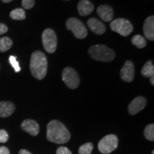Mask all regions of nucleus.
I'll return each instance as SVG.
<instances>
[{"label": "nucleus", "mask_w": 154, "mask_h": 154, "mask_svg": "<svg viewBox=\"0 0 154 154\" xmlns=\"http://www.w3.org/2000/svg\"><path fill=\"white\" fill-rule=\"evenodd\" d=\"M70 136L66 127L59 121L53 120L48 124L47 137L49 141L58 144L65 143L70 139Z\"/></svg>", "instance_id": "1"}, {"label": "nucleus", "mask_w": 154, "mask_h": 154, "mask_svg": "<svg viewBox=\"0 0 154 154\" xmlns=\"http://www.w3.org/2000/svg\"><path fill=\"white\" fill-rule=\"evenodd\" d=\"M48 62L46 55L40 51L32 53L30 59V71L34 78L42 80L47 73Z\"/></svg>", "instance_id": "2"}, {"label": "nucleus", "mask_w": 154, "mask_h": 154, "mask_svg": "<svg viewBox=\"0 0 154 154\" xmlns=\"http://www.w3.org/2000/svg\"><path fill=\"white\" fill-rule=\"evenodd\" d=\"M88 54L92 59L104 62L111 61L115 58V53L112 49L100 44L91 46L88 49Z\"/></svg>", "instance_id": "3"}, {"label": "nucleus", "mask_w": 154, "mask_h": 154, "mask_svg": "<svg viewBox=\"0 0 154 154\" xmlns=\"http://www.w3.org/2000/svg\"><path fill=\"white\" fill-rule=\"evenodd\" d=\"M110 27L113 32H117L123 36H128L134 29L133 25L126 19L118 18L113 20L110 24Z\"/></svg>", "instance_id": "4"}, {"label": "nucleus", "mask_w": 154, "mask_h": 154, "mask_svg": "<svg viewBox=\"0 0 154 154\" xmlns=\"http://www.w3.org/2000/svg\"><path fill=\"white\" fill-rule=\"evenodd\" d=\"M66 26L77 38H84L87 36L88 32L86 26L78 19L69 18L66 22Z\"/></svg>", "instance_id": "5"}, {"label": "nucleus", "mask_w": 154, "mask_h": 154, "mask_svg": "<svg viewBox=\"0 0 154 154\" xmlns=\"http://www.w3.org/2000/svg\"><path fill=\"white\" fill-rule=\"evenodd\" d=\"M118 138L113 134L107 135L99 142L98 148L103 154H109L116 149L118 146Z\"/></svg>", "instance_id": "6"}, {"label": "nucleus", "mask_w": 154, "mask_h": 154, "mask_svg": "<svg viewBox=\"0 0 154 154\" xmlns=\"http://www.w3.org/2000/svg\"><path fill=\"white\" fill-rule=\"evenodd\" d=\"M42 43L48 53L55 52L57 47V36L54 31L51 29H47L42 33Z\"/></svg>", "instance_id": "7"}, {"label": "nucleus", "mask_w": 154, "mask_h": 154, "mask_svg": "<svg viewBox=\"0 0 154 154\" xmlns=\"http://www.w3.org/2000/svg\"><path fill=\"white\" fill-rule=\"evenodd\" d=\"M62 79L69 88L75 89L79 86L80 79L77 72L72 67H66L63 70Z\"/></svg>", "instance_id": "8"}, {"label": "nucleus", "mask_w": 154, "mask_h": 154, "mask_svg": "<svg viewBox=\"0 0 154 154\" xmlns=\"http://www.w3.org/2000/svg\"><path fill=\"white\" fill-rule=\"evenodd\" d=\"M135 68L131 61L127 60L121 70V77L126 82H131L134 79Z\"/></svg>", "instance_id": "9"}, {"label": "nucleus", "mask_w": 154, "mask_h": 154, "mask_svg": "<svg viewBox=\"0 0 154 154\" xmlns=\"http://www.w3.org/2000/svg\"><path fill=\"white\" fill-rule=\"evenodd\" d=\"M146 105V100L143 96H138L133 99L128 105V112L130 114L135 115L143 110Z\"/></svg>", "instance_id": "10"}, {"label": "nucleus", "mask_w": 154, "mask_h": 154, "mask_svg": "<svg viewBox=\"0 0 154 154\" xmlns=\"http://www.w3.org/2000/svg\"><path fill=\"white\" fill-rule=\"evenodd\" d=\"M22 128L32 136H35L39 132V126L37 122L32 119H26L22 123Z\"/></svg>", "instance_id": "11"}, {"label": "nucleus", "mask_w": 154, "mask_h": 154, "mask_svg": "<svg viewBox=\"0 0 154 154\" xmlns=\"http://www.w3.org/2000/svg\"><path fill=\"white\" fill-rule=\"evenodd\" d=\"M87 24L90 29L98 35H101L106 32V26L103 23L96 18H90Z\"/></svg>", "instance_id": "12"}, {"label": "nucleus", "mask_w": 154, "mask_h": 154, "mask_svg": "<svg viewBox=\"0 0 154 154\" xmlns=\"http://www.w3.org/2000/svg\"><path fill=\"white\" fill-rule=\"evenodd\" d=\"M97 14L102 20L105 22H110L113 17V11L112 7L106 5L99 6L97 9Z\"/></svg>", "instance_id": "13"}, {"label": "nucleus", "mask_w": 154, "mask_h": 154, "mask_svg": "<svg viewBox=\"0 0 154 154\" xmlns=\"http://www.w3.org/2000/svg\"><path fill=\"white\" fill-rule=\"evenodd\" d=\"M143 33L149 40H154V17H149L143 24Z\"/></svg>", "instance_id": "14"}, {"label": "nucleus", "mask_w": 154, "mask_h": 154, "mask_svg": "<svg viewBox=\"0 0 154 154\" xmlns=\"http://www.w3.org/2000/svg\"><path fill=\"white\" fill-rule=\"evenodd\" d=\"M78 11L81 16H87L94 9V6L89 0H81L77 6Z\"/></svg>", "instance_id": "15"}, {"label": "nucleus", "mask_w": 154, "mask_h": 154, "mask_svg": "<svg viewBox=\"0 0 154 154\" xmlns=\"http://www.w3.org/2000/svg\"><path fill=\"white\" fill-rule=\"evenodd\" d=\"M15 111V106L10 101L0 102V117L7 118L10 116Z\"/></svg>", "instance_id": "16"}, {"label": "nucleus", "mask_w": 154, "mask_h": 154, "mask_svg": "<svg viewBox=\"0 0 154 154\" xmlns=\"http://www.w3.org/2000/svg\"><path fill=\"white\" fill-rule=\"evenodd\" d=\"M141 74L143 76L145 77H150L153 76L154 75V66L152 61L149 60L146 62L143 68L141 69Z\"/></svg>", "instance_id": "17"}, {"label": "nucleus", "mask_w": 154, "mask_h": 154, "mask_svg": "<svg viewBox=\"0 0 154 154\" xmlns=\"http://www.w3.org/2000/svg\"><path fill=\"white\" fill-rule=\"evenodd\" d=\"M12 41L9 37H2L0 38V52H5L10 49L12 47Z\"/></svg>", "instance_id": "18"}, {"label": "nucleus", "mask_w": 154, "mask_h": 154, "mask_svg": "<svg viewBox=\"0 0 154 154\" xmlns=\"http://www.w3.org/2000/svg\"><path fill=\"white\" fill-rule=\"evenodd\" d=\"M10 17L14 20H24L26 19V13L23 9L17 8L11 11Z\"/></svg>", "instance_id": "19"}, {"label": "nucleus", "mask_w": 154, "mask_h": 154, "mask_svg": "<svg viewBox=\"0 0 154 154\" xmlns=\"http://www.w3.org/2000/svg\"><path fill=\"white\" fill-rule=\"evenodd\" d=\"M132 44L136 46L138 49H142L144 48L147 44L146 38L141 35H136L132 38L131 39Z\"/></svg>", "instance_id": "20"}, {"label": "nucleus", "mask_w": 154, "mask_h": 154, "mask_svg": "<svg viewBox=\"0 0 154 154\" xmlns=\"http://www.w3.org/2000/svg\"><path fill=\"white\" fill-rule=\"evenodd\" d=\"M144 136L147 140L153 141L154 140V125L149 124L144 129Z\"/></svg>", "instance_id": "21"}, {"label": "nucleus", "mask_w": 154, "mask_h": 154, "mask_svg": "<svg viewBox=\"0 0 154 154\" xmlns=\"http://www.w3.org/2000/svg\"><path fill=\"white\" fill-rule=\"evenodd\" d=\"M94 146L91 143H86L81 146L79 149V154H91Z\"/></svg>", "instance_id": "22"}, {"label": "nucleus", "mask_w": 154, "mask_h": 154, "mask_svg": "<svg viewBox=\"0 0 154 154\" xmlns=\"http://www.w3.org/2000/svg\"><path fill=\"white\" fill-rule=\"evenodd\" d=\"M9 63H11V65L12 66L13 68H14V71L16 72H19L21 71V68L19 66V62L17 60V57H14V56H10L9 57Z\"/></svg>", "instance_id": "23"}, {"label": "nucleus", "mask_w": 154, "mask_h": 154, "mask_svg": "<svg viewBox=\"0 0 154 154\" xmlns=\"http://www.w3.org/2000/svg\"><path fill=\"white\" fill-rule=\"evenodd\" d=\"M22 5L24 9H32L35 5V1L34 0H22Z\"/></svg>", "instance_id": "24"}, {"label": "nucleus", "mask_w": 154, "mask_h": 154, "mask_svg": "<svg viewBox=\"0 0 154 154\" xmlns=\"http://www.w3.org/2000/svg\"><path fill=\"white\" fill-rule=\"evenodd\" d=\"M9 139L8 133L4 129H0V142L5 143Z\"/></svg>", "instance_id": "25"}, {"label": "nucleus", "mask_w": 154, "mask_h": 154, "mask_svg": "<svg viewBox=\"0 0 154 154\" xmlns=\"http://www.w3.org/2000/svg\"><path fill=\"white\" fill-rule=\"evenodd\" d=\"M57 154H72V153L68 148L61 146V147H59L57 149Z\"/></svg>", "instance_id": "26"}, {"label": "nucleus", "mask_w": 154, "mask_h": 154, "mask_svg": "<svg viewBox=\"0 0 154 154\" xmlns=\"http://www.w3.org/2000/svg\"><path fill=\"white\" fill-rule=\"evenodd\" d=\"M7 31H8V27L7 26V25L0 23V35L5 34L6 32H7Z\"/></svg>", "instance_id": "27"}, {"label": "nucleus", "mask_w": 154, "mask_h": 154, "mask_svg": "<svg viewBox=\"0 0 154 154\" xmlns=\"http://www.w3.org/2000/svg\"><path fill=\"white\" fill-rule=\"evenodd\" d=\"M9 151L5 146H1L0 147V154H9Z\"/></svg>", "instance_id": "28"}, {"label": "nucleus", "mask_w": 154, "mask_h": 154, "mask_svg": "<svg viewBox=\"0 0 154 154\" xmlns=\"http://www.w3.org/2000/svg\"><path fill=\"white\" fill-rule=\"evenodd\" d=\"M19 154H32L29 151H28L27 150L22 149L20 150V151L19 152Z\"/></svg>", "instance_id": "29"}, {"label": "nucleus", "mask_w": 154, "mask_h": 154, "mask_svg": "<svg viewBox=\"0 0 154 154\" xmlns=\"http://www.w3.org/2000/svg\"><path fill=\"white\" fill-rule=\"evenodd\" d=\"M150 82H151L152 86H154V76L150 77Z\"/></svg>", "instance_id": "30"}, {"label": "nucleus", "mask_w": 154, "mask_h": 154, "mask_svg": "<svg viewBox=\"0 0 154 154\" xmlns=\"http://www.w3.org/2000/svg\"><path fill=\"white\" fill-rule=\"evenodd\" d=\"M13 0H2V2L4 3H9L11 2H12Z\"/></svg>", "instance_id": "31"}, {"label": "nucleus", "mask_w": 154, "mask_h": 154, "mask_svg": "<svg viewBox=\"0 0 154 154\" xmlns=\"http://www.w3.org/2000/svg\"><path fill=\"white\" fill-rule=\"evenodd\" d=\"M63 1H69V0H63Z\"/></svg>", "instance_id": "32"}]
</instances>
